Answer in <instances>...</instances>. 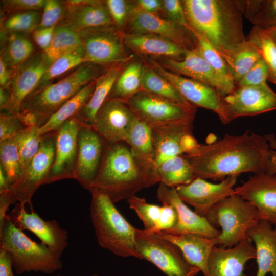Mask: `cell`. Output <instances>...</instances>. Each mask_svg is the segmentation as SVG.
Returning a JSON list of instances; mask_svg holds the SVG:
<instances>
[{
	"mask_svg": "<svg viewBox=\"0 0 276 276\" xmlns=\"http://www.w3.org/2000/svg\"><path fill=\"white\" fill-rule=\"evenodd\" d=\"M270 150L264 135L247 130L239 135L225 134L183 155L197 177L222 181L242 173H265Z\"/></svg>",
	"mask_w": 276,
	"mask_h": 276,
	"instance_id": "cell-1",
	"label": "cell"
},
{
	"mask_svg": "<svg viewBox=\"0 0 276 276\" xmlns=\"http://www.w3.org/2000/svg\"><path fill=\"white\" fill-rule=\"evenodd\" d=\"M189 27L203 36L227 64L246 40L236 0L182 1ZM228 66V65H227Z\"/></svg>",
	"mask_w": 276,
	"mask_h": 276,
	"instance_id": "cell-2",
	"label": "cell"
},
{
	"mask_svg": "<svg viewBox=\"0 0 276 276\" xmlns=\"http://www.w3.org/2000/svg\"><path fill=\"white\" fill-rule=\"evenodd\" d=\"M143 188V175L127 143L106 142L91 190L106 195L114 203L127 199Z\"/></svg>",
	"mask_w": 276,
	"mask_h": 276,
	"instance_id": "cell-3",
	"label": "cell"
},
{
	"mask_svg": "<svg viewBox=\"0 0 276 276\" xmlns=\"http://www.w3.org/2000/svg\"><path fill=\"white\" fill-rule=\"evenodd\" d=\"M90 192V218L99 245L117 256L139 258L136 248V228L106 195L96 189Z\"/></svg>",
	"mask_w": 276,
	"mask_h": 276,
	"instance_id": "cell-4",
	"label": "cell"
},
{
	"mask_svg": "<svg viewBox=\"0 0 276 276\" xmlns=\"http://www.w3.org/2000/svg\"><path fill=\"white\" fill-rule=\"evenodd\" d=\"M101 65L85 63L59 80L37 88L21 103L20 111L32 112L39 127L64 103L102 73Z\"/></svg>",
	"mask_w": 276,
	"mask_h": 276,
	"instance_id": "cell-5",
	"label": "cell"
},
{
	"mask_svg": "<svg viewBox=\"0 0 276 276\" xmlns=\"http://www.w3.org/2000/svg\"><path fill=\"white\" fill-rule=\"evenodd\" d=\"M0 248L10 254L17 274L30 271L51 274L62 267L60 256L45 244L31 240L13 224L8 215L0 225Z\"/></svg>",
	"mask_w": 276,
	"mask_h": 276,
	"instance_id": "cell-6",
	"label": "cell"
},
{
	"mask_svg": "<svg viewBox=\"0 0 276 276\" xmlns=\"http://www.w3.org/2000/svg\"><path fill=\"white\" fill-rule=\"evenodd\" d=\"M205 217L213 227L221 228L217 240L224 248L248 238V231L261 220L255 206L235 194L213 206Z\"/></svg>",
	"mask_w": 276,
	"mask_h": 276,
	"instance_id": "cell-7",
	"label": "cell"
},
{
	"mask_svg": "<svg viewBox=\"0 0 276 276\" xmlns=\"http://www.w3.org/2000/svg\"><path fill=\"white\" fill-rule=\"evenodd\" d=\"M135 243L139 259L152 263L167 276H196L200 271L187 262L176 245L156 233L136 228Z\"/></svg>",
	"mask_w": 276,
	"mask_h": 276,
	"instance_id": "cell-8",
	"label": "cell"
},
{
	"mask_svg": "<svg viewBox=\"0 0 276 276\" xmlns=\"http://www.w3.org/2000/svg\"><path fill=\"white\" fill-rule=\"evenodd\" d=\"M124 32L115 25L89 28L78 32L87 62L109 66L130 61L133 56L126 52Z\"/></svg>",
	"mask_w": 276,
	"mask_h": 276,
	"instance_id": "cell-9",
	"label": "cell"
},
{
	"mask_svg": "<svg viewBox=\"0 0 276 276\" xmlns=\"http://www.w3.org/2000/svg\"><path fill=\"white\" fill-rule=\"evenodd\" d=\"M127 104L136 118L150 128L180 121L194 120L195 107L185 106L141 90Z\"/></svg>",
	"mask_w": 276,
	"mask_h": 276,
	"instance_id": "cell-10",
	"label": "cell"
},
{
	"mask_svg": "<svg viewBox=\"0 0 276 276\" xmlns=\"http://www.w3.org/2000/svg\"><path fill=\"white\" fill-rule=\"evenodd\" d=\"M55 132L42 136L39 151L27 169L11 187L16 201L32 208L31 199L36 190L44 185L53 164L55 156Z\"/></svg>",
	"mask_w": 276,
	"mask_h": 276,
	"instance_id": "cell-11",
	"label": "cell"
},
{
	"mask_svg": "<svg viewBox=\"0 0 276 276\" xmlns=\"http://www.w3.org/2000/svg\"><path fill=\"white\" fill-rule=\"evenodd\" d=\"M225 124L241 117L253 116L276 109V93L267 84L237 87L222 98Z\"/></svg>",
	"mask_w": 276,
	"mask_h": 276,
	"instance_id": "cell-12",
	"label": "cell"
},
{
	"mask_svg": "<svg viewBox=\"0 0 276 276\" xmlns=\"http://www.w3.org/2000/svg\"><path fill=\"white\" fill-rule=\"evenodd\" d=\"M81 123L76 117H73L55 131L54 160L44 185L74 179Z\"/></svg>",
	"mask_w": 276,
	"mask_h": 276,
	"instance_id": "cell-13",
	"label": "cell"
},
{
	"mask_svg": "<svg viewBox=\"0 0 276 276\" xmlns=\"http://www.w3.org/2000/svg\"><path fill=\"white\" fill-rule=\"evenodd\" d=\"M148 59L153 69L171 83L190 104L213 111L225 124L222 108L223 97L217 89L201 81L175 74L154 59Z\"/></svg>",
	"mask_w": 276,
	"mask_h": 276,
	"instance_id": "cell-14",
	"label": "cell"
},
{
	"mask_svg": "<svg viewBox=\"0 0 276 276\" xmlns=\"http://www.w3.org/2000/svg\"><path fill=\"white\" fill-rule=\"evenodd\" d=\"M105 144L92 126L81 122L74 179L89 191L98 172Z\"/></svg>",
	"mask_w": 276,
	"mask_h": 276,
	"instance_id": "cell-15",
	"label": "cell"
},
{
	"mask_svg": "<svg viewBox=\"0 0 276 276\" xmlns=\"http://www.w3.org/2000/svg\"><path fill=\"white\" fill-rule=\"evenodd\" d=\"M238 176H228L218 183L196 177L191 183L178 186L176 189L183 202L193 206L194 211L199 216L205 217L213 206L234 194V186Z\"/></svg>",
	"mask_w": 276,
	"mask_h": 276,
	"instance_id": "cell-16",
	"label": "cell"
},
{
	"mask_svg": "<svg viewBox=\"0 0 276 276\" xmlns=\"http://www.w3.org/2000/svg\"><path fill=\"white\" fill-rule=\"evenodd\" d=\"M135 119L127 103L107 99L96 113L92 127L106 142H125Z\"/></svg>",
	"mask_w": 276,
	"mask_h": 276,
	"instance_id": "cell-17",
	"label": "cell"
},
{
	"mask_svg": "<svg viewBox=\"0 0 276 276\" xmlns=\"http://www.w3.org/2000/svg\"><path fill=\"white\" fill-rule=\"evenodd\" d=\"M18 228L28 230L58 256L63 253L68 245V234L55 220L45 221L35 212H27L24 205L16 204L8 215Z\"/></svg>",
	"mask_w": 276,
	"mask_h": 276,
	"instance_id": "cell-18",
	"label": "cell"
},
{
	"mask_svg": "<svg viewBox=\"0 0 276 276\" xmlns=\"http://www.w3.org/2000/svg\"><path fill=\"white\" fill-rule=\"evenodd\" d=\"M156 197L162 204L173 206L177 214L176 226L165 233L171 235L194 234L212 238H217L220 235L221 230L213 227L205 217L199 216L188 207L178 196L176 188L159 182Z\"/></svg>",
	"mask_w": 276,
	"mask_h": 276,
	"instance_id": "cell-19",
	"label": "cell"
},
{
	"mask_svg": "<svg viewBox=\"0 0 276 276\" xmlns=\"http://www.w3.org/2000/svg\"><path fill=\"white\" fill-rule=\"evenodd\" d=\"M159 63L175 74L198 80L215 87L223 97L230 94L236 87V85L226 82L216 74L198 47L188 51L182 60L165 58Z\"/></svg>",
	"mask_w": 276,
	"mask_h": 276,
	"instance_id": "cell-20",
	"label": "cell"
},
{
	"mask_svg": "<svg viewBox=\"0 0 276 276\" xmlns=\"http://www.w3.org/2000/svg\"><path fill=\"white\" fill-rule=\"evenodd\" d=\"M234 194L254 205L261 219L276 226V174H254L234 188Z\"/></svg>",
	"mask_w": 276,
	"mask_h": 276,
	"instance_id": "cell-21",
	"label": "cell"
},
{
	"mask_svg": "<svg viewBox=\"0 0 276 276\" xmlns=\"http://www.w3.org/2000/svg\"><path fill=\"white\" fill-rule=\"evenodd\" d=\"M129 18L131 30L129 33L157 35L179 44L188 51L197 47L196 38L189 28L156 14L139 13Z\"/></svg>",
	"mask_w": 276,
	"mask_h": 276,
	"instance_id": "cell-22",
	"label": "cell"
},
{
	"mask_svg": "<svg viewBox=\"0 0 276 276\" xmlns=\"http://www.w3.org/2000/svg\"><path fill=\"white\" fill-rule=\"evenodd\" d=\"M256 257L255 247L249 238L228 248L216 246L208 260V276H248L244 273L245 264Z\"/></svg>",
	"mask_w": 276,
	"mask_h": 276,
	"instance_id": "cell-23",
	"label": "cell"
},
{
	"mask_svg": "<svg viewBox=\"0 0 276 276\" xmlns=\"http://www.w3.org/2000/svg\"><path fill=\"white\" fill-rule=\"evenodd\" d=\"M125 142L143 175L145 188L159 182L151 128L136 118Z\"/></svg>",
	"mask_w": 276,
	"mask_h": 276,
	"instance_id": "cell-24",
	"label": "cell"
},
{
	"mask_svg": "<svg viewBox=\"0 0 276 276\" xmlns=\"http://www.w3.org/2000/svg\"><path fill=\"white\" fill-rule=\"evenodd\" d=\"M64 2L65 9L62 20L77 32L114 25L104 1L68 0Z\"/></svg>",
	"mask_w": 276,
	"mask_h": 276,
	"instance_id": "cell-25",
	"label": "cell"
},
{
	"mask_svg": "<svg viewBox=\"0 0 276 276\" xmlns=\"http://www.w3.org/2000/svg\"><path fill=\"white\" fill-rule=\"evenodd\" d=\"M52 63L42 51L35 52L27 61L13 69L10 93L16 112L20 111L22 101L37 88L43 75Z\"/></svg>",
	"mask_w": 276,
	"mask_h": 276,
	"instance_id": "cell-26",
	"label": "cell"
},
{
	"mask_svg": "<svg viewBox=\"0 0 276 276\" xmlns=\"http://www.w3.org/2000/svg\"><path fill=\"white\" fill-rule=\"evenodd\" d=\"M194 120L151 128L157 167L166 160L183 154L180 148L183 137L192 134Z\"/></svg>",
	"mask_w": 276,
	"mask_h": 276,
	"instance_id": "cell-27",
	"label": "cell"
},
{
	"mask_svg": "<svg viewBox=\"0 0 276 276\" xmlns=\"http://www.w3.org/2000/svg\"><path fill=\"white\" fill-rule=\"evenodd\" d=\"M247 237L254 243L258 265L256 276L270 273L276 276V226L261 219L247 232Z\"/></svg>",
	"mask_w": 276,
	"mask_h": 276,
	"instance_id": "cell-28",
	"label": "cell"
},
{
	"mask_svg": "<svg viewBox=\"0 0 276 276\" xmlns=\"http://www.w3.org/2000/svg\"><path fill=\"white\" fill-rule=\"evenodd\" d=\"M126 47L139 55L182 60L188 50L163 37L153 34L124 32Z\"/></svg>",
	"mask_w": 276,
	"mask_h": 276,
	"instance_id": "cell-29",
	"label": "cell"
},
{
	"mask_svg": "<svg viewBox=\"0 0 276 276\" xmlns=\"http://www.w3.org/2000/svg\"><path fill=\"white\" fill-rule=\"evenodd\" d=\"M156 233L176 245L191 265L199 268L204 276H208V260L213 247L218 245L217 238L194 234L171 235L163 232Z\"/></svg>",
	"mask_w": 276,
	"mask_h": 276,
	"instance_id": "cell-30",
	"label": "cell"
},
{
	"mask_svg": "<svg viewBox=\"0 0 276 276\" xmlns=\"http://www.w3.org/2000/svg\"><path fill=\"white\" fill-rule=\"evenodd\" d=\"M124 65L122 63L111 65L96 79L91 98L75 116L80 122L92 126L96 113L108 98Z\"/></svg>",
	"mask_w": 276,
	"mask_h": 276,
	"instance_id": "cell-31",
	"label": "cell"
},
{
	"mask_svg": "<svg viewBox=\"0 0 276 276\" xmlns=\"http://www.w3.org/2000/svg\"><path fill=\"white\" fill-rule=\"evenodd\" d=\"M28 34L1 31V59L9 67L15 69L35 53Z\"/></svg>",
	"mask_w": 276,
	"mask_h": 276,
	"instance_id": "cell-32",
	"label": "cell"
},
{
	"mask_svg": "<svg viewBox=\"0 0 276 276\" xmlns=\"http://www.w3.org/2000/svg\"><path fill=\"white\" fill-rule=\"evenodd\" d=\"M96 80L85 86L39 127V132L41 136L56 131L66 120L78 113L91 98L95 88Z\"/></svg>",
	"mask_w": 276,
	"mask_h": 276,
	"instance_id": "cell-33",
	"label": "cell"
},
{
	"mask_svg": "<svg viewBox=\"0 0 276 276\" xmlns=\"http://www.w3.org/2000/svg\"><path fill=\"white\" fill-rule=\"evenodd\" d=\"M159 182L176 188L191 183L197 177L183 155L170 158L157 167Z\"/></svg>",
	"mask_w": 276,
	"mask_h": 276,
	"instance_id": "cell-34",
	"label": "cell"
},
{
	"mask_svg": "<svg viewBox=\"0 0 276 276\" xmlns=\"http://www.w3.org/2000/svg\"><path fill=\"white\" fill-rule=\"evenodd\" d=\"M144 64L134 61L123 68L108 98L127 103L128 100L141 90Z\"/></svg>",
	"mask_w": 276,
	"mask_h": 276,
	"instance_id": "cell-35",
	"label": "cell"
},
{
	"mask_svg": "<svg viewBox=\"0 0 276 276\" xmlns=\"http://www.w3.org/2000/svg\"><path fill=\"white\" fill-rule=\"evenodd\" d=\"M141 90L185 106L195 107L187 101L171 83L159 75L150 65L144 64Z\"/></svg>",
	"mask_w": 276,
	"mask_h": 276,
	"instance_id": "cell-36",
	"label": "cell"
},
{
	"mask_svg": "<svg viewBox=\"0 0 276 276\" xmlns=\"http://www.w3.org/2000/svg\"><path fill=\"white\" fill-rule=\"evenodd\" d=\"M243 16L263 28L276 26V0H236Z\"/></svg>",
	"mask_w": 276,
	"mask_h": 276,
	"instance_id": "cell-37",
	"label": "cell"
},
{
	"mask_svg": "<svg viewBox=\"0 0 276 276\" xmlns=\"http://www.w3.org/2000/svg\"><path fill=\"white\" fill-rule=\"evenodd\" d=\"M81 45L82 41L78 33L61 20L55 27L50 45L43 51L53 63L61 56Z\"/></svg>",
	"mask_w": 276,
	"mask_h": 276,
	"instance_id": "cell-38",
	"label": "cell"
},
{
	"mask_svg": "<svg viewBox=\"0 0 276 276\" xmlns=\"http://www.w3.org/2000/svg\"><path fill=\"white\" fill-rule=\"evenodd\" d=\"M262 58L256 46L246 40L234 52L227 65L236 83Z\"/></svg>",
	"mask_w": 276,
	"mask_h": 276,
	"instance_id": "cell-39",
	"label": "cell"
},
{
	"mask_svg": "<svg viewBox=\"0 0 276 276\" xmlns=\"http://www.w3.org/2000/svg\"><path fill=\"white\" fill-rule=\"evenodd\" d=\"M85 63L88 62L81 45L56 59L45 72L36 89L52 82L55 78Z\"/></svg>",
	"mask_w": 276,
	"mask_h": 276,
	"instance_id": "cell-40",
	"label": "cell"
},
{
	"mask_svg": "<svg viewBox=\"0 0 276 276\" xmlns=\"http://www.w3.org/2000/svg\"><path fill=\"white\" fill-rule=\"evenodd\" d=\"M246 38L256 46L265 61L268 68V80L276 84V44L263 28L256 26Z\"/></svg>",
	"mask_w": 276,
	"mask_h": 276,
	"instance_id": "cell-41",
	"label": "cell"
},
{
	"mask_svg": "<svg viewBox=\"0 0 276 276\" xmlns=\"http://www.w3.org/2000/svg\"><path fill=\"white\" fill-rule=\"evenodd\" d=\"M39 11L29 10L5 15L1 19V31L32 33L40 22L42 14Z\"/></svg>",
	"mask_w": 276,
	"mask_h": 276,
	"instance_id": "cell-42",
	"label": "cell"
},
{
	"mask_svg": "<svg viewBox=\"0 0 276 276\" xmlns=\"http://www.w3.org/2000/svg\"><path fill=\"white\" fill-rule=\"evenodd\" d=\"M14 137L19 152L21 174L39 151L42 136L39 132V127L33 126L26 128Z\"/></svg>",
	"mask_w": 276,
	"mask_h": 276,
	"instance_id": "cell-43",
	"label": "cell"
},
{
	"mask_svg": "<svg viewBox=\"0 0 276 276\" xmlns=\"http://www.w3.org/2000/svg\"><path fill=\"white\" fill-rule=\"evenodd\" d=\"M197 41V47L203 57L208 62L216 74L224 81L231 85H235L227 64L219 53L201 35L191 29Z\"/></svg>",
	"mask_w": 276,
	"mask_h": 276,
	"instance_id": "cell-44",
	"label": "cell"
},
{
	"mask_svg": "<svg viewBox=\"0 0 276 276\" xmlns=\"http://www.w3.org/2000/svg\"><path fill=\"white\" fill-rule=\"evenodd\" d=\"M0 165L4 168L12 185L21 173L18 146L14 137L0 141Z\"/></svg>",
	"mask_w": 276,
	"mask_h": 276,
	"instance_id": "cell-45",
	"label": "cell"
},
{
	"mask_svg": "<svg viewBox=\"0 0 276 276\" xmlns=\"http://www.w3.org/2000/svg\"><path fill=\"white\" fill-rule=\"evenodd\" d=\"M130 209L134 211L143 222L146 231L152 229L159 219L161 206L148 203L145 198L132 195L127 199Z\"/></svg>",
	"mask_w": 276,
	"mask_h": 276,
	"instance_id": "cell-46",
	"label": "cell"
},
{
	"mask_svg": "<svg viewBox=\"0 0 276 276\" xmlns=\"http://www.w3.org/2000/svg\"><path fill=\"white\" fill-rule=\"evenodd\" d=\"M65 9L64 1L45 0L40 22L36 29L49 28L62 20Z\"/></svg>",
	"mask_w": 276,
	"mask_h": 276,
	"instance_id": "cell-47",
	"label": "cell"
},
{
	"mask_svg": "<svg viewBox=\"0 0 276 276\" xmlns=\"http://www.w3.org/2000/svg\"><path fill=\"white\" fill-rule=\"evenodd\" d=\"M104 2L114 25L121 30L130 17L132 9V1L107 0Z\"/></svg>",
	"mask_w": 276,
	"mask_h": 276,
	"instance_id": "cell-48",
	"label": "cell"
},
{
	"mask_svg": "<svg viewBox=\"0 0 276 276\" xmlns=\"http://www.w3.org/2000/svg\"><path fill=\"white\" fill-rule=\"evenodd\" d=\"M268 77V68L262 58L235 85L237 87L261 86L267 84Z\"/></svg>",
	"mask_w": 276,
	"mask_h": 276,
	"instance_id": "cell-49",
	"label": "cell"
},
{
	"mask_svg": "<svg viewBox=\"0 0 276 276\" xmlns=\"http://www.w3.org/2000/svg\"><path fill=\"white\" fill-rule=\"evenodd\" d=\"M27 128L17 113L1 112L0 141L13 138Z\"/></svg>",
	"mask_w": 276,
	"mask_h": 276,
	"instance_id": "cell-50",
	"label": "cell"
},
{
	"mask_svg": "<svg viewBox=\"0 0 276 276\" xmlns=\"http://www.w3.org/2000/svg\"><path fill=\"white\" fill-rule=\"evenodd\" d=\"M1 11L5 15L20 11L42 10L45 0H3Z\"/></svg>",
	"mask_w": 276,
	"mask_h": 276,
	"instance_id": "cell-51",
	"label": "cell"
},
{
	"mask_svg": "<svg viewBox=\"0 0 276 276\" xmlns=\"http://www.w3.org/2000/svg\"><path fill=\"white\" fill-rule=\"evenodd\" d=\"M162 6V11L167 19L188 28L189 24L182 1L163 0Z\"/></svg>",
	"mask_w": 276,
	"mask_h": 276,
	"instance_id": "cell-52",
	"label": "cell"
},
{
	"mask_svg": "<svg viewBox=\"0 0 276 276\" xmlns=\"http://www.w3.org/2000/svg\"><path fill=\"white\" fill-rule=\"evenodd\" d=\"M178 217L174 208L170 204H163L156 225L152 229L147 231L156 233L167 232L173 228L177 224Z\"/></svg>",
	"mask_w": 276,
	"mask_h": 276,
	"instance_id": "cell-53",
	"label": "cell"
},
{
	"mask_svg": "<svg viewBox=\"0 0 276 276\" xmlns=\"http://www.w3.org/2000/svg\"><path fill=\"white\" fill-rule=\"evenodd\" d=\"M132 2V9L130 17L135 14L143 13L156 14L158 11H162V1L137 0Z\"/></svg>",
	"mask_w": 276,
	"mask_h": 276,
	"instance_id": "cell-54",
	"label": "cell"
},
{
	"mask_svg": "<svg viewBox=\"0 0 276 276\" xmlns=\"http://www.w3.org/2000/svg\"><path fill=\"white\" fill-rule=\"evenodd\" d=\"M56 25L43 29H35L32 33V37L37 45L45 51L50 45L53 39Z\"/></svg>",
	"mask_w": 276,
	"mask_h": 276,
	"instance_id": "cell-55",
	"label": "cell"
},
{
	"mask_svg": "<svg viewBox=\"0 0 276 276\" xmlns=\"http://www.w3.org/2000/svg\"><path fill=\"white\" fill-rule=\"evenodd\" d=\"M270 150V156L267 163L265 173L276 174V137L273 133L265 134Z\"/></svg>",
	"mask_w": 276,
	"mask_h": 276,
	"instance_id": "cell-56",
	"label": "cell"
},
{
	"mask_svg": "<svg viewBox=\"0 0 276 276\" xmlns=\"http://www.w3.org/2000/svg\"><path fill=\"white\" fill-rule=\"evenodd\" d=\"M12 260L10 254L0 248V276H14Z\"/></svg>",
	"mask_w": 276,
	"mask_h": 276,
	"instance_id": "cell-57",
	"label": "cell"
},
{
	"mask_svg": "<svg viewBox=\"0 0 276 276\" xmlns=\"http://www.w3.org/2000/svg\"><path fill=\"white\" fill-rule=\"evenodd\" d=\"M1 112L16 114L12 102L11 93L7 89L0 87Z\"/></svg>",
	"mask_w": 276,
	"mask_h": 276,
	"instance_id": "cell-58",
	"label": "cell"
},
{
	"mask_svg": "<svg viewBox=\"0 0 276 276\" xmlns=\"http://www.w3.org/2000/svg\"><path fill=\"white\" fill-rule=\"evenodd\" d=\"M16 202L11 190L8 193L0 194V225L3 223L7 217V212L9 206Z\"/></svg>",
	"mask_w": 276,
	"mask_h": 276,
	"instance_id": "cell-59",
	"label": "cell"
},
{
	"mask_svg": "<svg viewBox=\"0 0 276 276\" xmlns=\"http://www.w3.org/2000/svg\"><path fill=\"white\" fill-rule=\"evenodd\" d=\"M13 69L9 67L0 59V85L10 91Z\"/></svg>",
	"mask_w": 276,
	"mask_h": 276,
	"instance_id": "cell-60",
	"label": "cell"
},
{
	"mask_svg": "<svg viewBox=\"0 0 276 276\" xmlns=\"http://www.w3.org/2000/svg\"><path fill=\"white\" fill-rule=\"evenodd\" d=\"M12 184L4 168L0 165V194L10 192Z\"/></svg>",
	"mask_w": 276,
	"mask_h": 276,
	"instance_id": "cell-61",
	"label": "cell"
},
{
	"mask_svg": "<svg viewBox=\"0 0 276 276\" xmlns=\"http://www.w3.org/2000/svg\"><path fill=\"white\" fill-rule=\"evenodd\" d=\"M263 29L265 32L270 36V37L276 44V26Z\"/></svg>",
	"mask_w": 276,
	"mask_h": 276,
	"instance_id": "cell-62",
	"label": "cell"
},
{
	"mask_svg": "<svg viewBox=\"0 0 276 276\" xmlns=\"http://www.w3.org/2000/svg\"><path fill=\"white\" fill-rule=\"evenodd\" d=\"M90 276H98V275H96V274H95V275H90Z\"/></svg>",
	"mask_w": 276,
	"mask_h": 276,
	"instance_id": "cell-63",
	"label": "cell"
},
{
	"mask_svg": "<svg viewBox=\"0 0 276 276\" xmlns=\"http://www.w3.org/2000/svg\"><path fill=\"white\" fill-rule=\"evenodd\" d=\"M57 276H59V275H57Z\"/></svg>",
	"mask_w": 276,
	"mask_h": 276,
	"instance_id": "cell-64",
	"label": "cell"
}]
</instances>
